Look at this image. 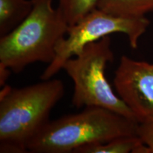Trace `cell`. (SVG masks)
Listing matches in <instances>:
<instances>
[{"label":"cell","mask_w":153,"mask_h":153,"mask_svg":"<svg viewBox=\"0 0 153 153\" xmlns=\"http://www.w3.org/2000/svg\"><path fill=\"white\" fill-rule=\"evenodd\" d=\"M99 0H58V8L70 26L97 9Z\"/></svg>","instance_id":"10"},{"label":"cell","mask_w":153,"mask_h":153,"mask_svg":"<svg viewBox=\"0 0 153 153\" xmlns=\"http://www.w3.org/2000/svg\"><path fill=\"white\" fill-rule=\"evenodd\" d=\"M139 123L106 108L85 107L82 111L50 120L26 145L34 153H73L93 143L137 135Z\"/></svg>","instance_id":"2"},{"label":"cell","mask_w":153,"mask_h":153,"mask_svg":"<svg viewBox=\"0 0 153 153\" xmlns=\"http://www.w3.org/2000/svg\"><path fill=\"white\" fill-rule=\"evenodd\" d=\"M11 70L10 69L0 65V85L2 87L5 85L6 82L10 75Z\"/></svg>","instance_id":"12"},{"label":"cell","mask_w":153,"mask_h":153,"mask_svg":"<svg viewBox=\"0 0 153 153\" xmlns=\"http://www.w3.org/2000/svg\"><path fill=\"white\" fill-rule=\"evenodd\" d=\"M33 7V0H0V37L22 24Z\"/></svg>","instance_id":"7"},{"label":"cell","mask_w":153,"mask_h":153,"mask_svg":"<svg viewBox=\"0 0 153 153\" xmlns=\"http://www.w3.org/2000/svg\"><path fill=\"white\" fill-rule=\"evenodd\" d=\"M150 24L146 16L128 18L113 15L99 8L94 9L75 24L69 26L67 36L57 48L55 58L40 78L51 79L62 70L67 60L79 54L86 45L112 33L125 34L132 48L136 49L140 38Z\"/></svg>","instance_id":"5"},{"label":"cell","mask_w":153,"mask_h":153,"mask_svg":"<svg viewBox=\"0 0 153 153\" xmlns=\"http://www.w3.org/2000/svg\"><path fill=\"white\" fill-rule=\"evenodd\" d=\"M137 135L148 148L149 153H153V122L138 125Z\"/></svg>","instance_id":"11"},{"label":"cell","mask_w":153,"mask_h":153,"mask_svg":"<svg viewBox=\"0 0 153 153\" xmlns=\"http://www.w3.org/2000/svg\"><path fill=\"white\" fill-rule=\"evenodd\" d=\"M149 153L141 139L135 135L119 137L108 142L93 143L76 149L74 153Z\"/></svg>","instance_id":"8"},{"label":"cell","mask_w":153,"mask_h":153,"mask_svg":"<svg viewBox=\"0 0 153 153\" xmlns=\"http://www.w3.org/2000/svg\"><path fill=\"white\" fill-rule=\"evenodd\" d=\"M65 94L57 79L22 88L4 85L0 92V152H26L28 143L50 121Z\"/></svg>","instance_id":"1"},{"label":"cell","mask_w":153,"mask_h":153,"mask_svg":"<svg viewBox=\"0 0 153 153\" xmlns=\"http://www.w3.org/2000/svg\"><path fill=\"white\" fill-rule=\"evenodd\" d=\"M114 85L137 123H152L153 63L123 55L115 71Z\"/></svg>","instance_id":"6"},{"label":"cell","mask_w":153,"mask_h":153,"mask_svg":"<svg viewBox=\"0 0 153 153\" xmlns=\"http://www.w3.org/2000/svg\"><path fill=\"white\" fill-rule=\"evenodd\" d=\"M114 59L111 38L107 36L89 43L79 54L63 64L62 70L74 83L72 106L77 108L101 107L137 121L106 77L107 65Z\"/></svg>","instance_id":"4"},{"label":"cell","mask_w":153,"mask_h":153,"mask_svg":"<svg viewBox=\"0 0 153 153\" xmlns=\"http://www.w3.org/2000/svg\"><path fill=\"white\" fill-rule=\"evenodd\" d=\"M97 8L116 16L141 18L153 12V0H99Z\"/></svg>","instance_id":"9"},{"label":"cell","mask_w":153,"mask_h":153,"mask_svg":"<svg viewBox=\"0 0 153 153\" xmlns=\"http://www.w3.org/2000/svg\"><path fill=\"white\" fill-rule=\"evenodd\" d=\"M30 14L20 25L0 37V65L14 73L36 62L51 64L70 25L53 0H33Z\"/></svg>","instance_id":"3"}]
</instances>
